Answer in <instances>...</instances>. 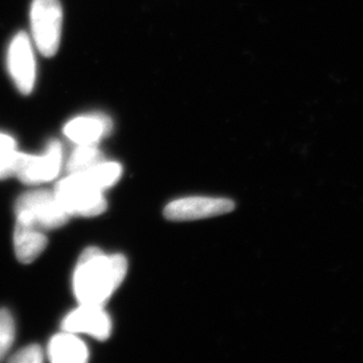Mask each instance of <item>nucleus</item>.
<instances>
[{
  "label": "nucleus",
  "mask_w": 363,
  "mask_h": 363,
  "mask_svg": "<svg viewBox=\"0 0 363 363\" xmlns=\"http://www.w3.org/2000/svg\"><path fill=\"white\" fill-rule=\"evenodd\" d=\"M126 273L123 255H106L99 248L89 247L80 255L73 277L77 300L80 305L103 306L121 286Z\"/></svg>",
  "instance_id": "nucleus-1"
},
{
  "label": "nucleus",
  "mask_w": 363,
  "mask_h": 363,
  "mask_svg": "<svg viewBox=\"0 0 363 363\" xmlns=\"http://www.w3.org/2000/svg\"><path fill=\"white\" fill-rule=\"evenodd\" d=\"M17 221L39 230H53L67 223L69 214L55 198V192L33 191L25 193L16 203Z\"/></svg>",
  "instance_id": "nucleus-2"
},
{
  "label": "nucleus",
  "mask_w": 363,
  "mask_h": 363,
  "mask_svg": "<svg viewBox=\"0 0 363 363\" xmlns=\"http://www.w3.org/2000/svg\"><path fill=\"white\" fill-rule=\"evenodd\" d=\"M55 194L69 216H99L106 209L103 191L89 184L79 174H69L59 182Z\"/></svg>",
  "instance_id": "nucleus-3"
},
{
  "label": "nucleus",
  "mask_w": 363,
  "mask_h": 363,
  "mask_svg": "<svg viewBox=\"0 0 363 363\" xmlns=\"http://www.w3.org/2000/svg\"><path fill=\"white\" fill-rule=\"evenodd\" d=\"M32 35L45 57L58 52L62 28V7L59 0H33L30 11Z\"/></svg>",
  "instance_id": "nucleus-4"
},
{
  "label": "nucleus",
  "mask_w": 363,
  "mask_h": 363,
  "mask_svg": "<svg viewBox=\"0 0 363 363\" xmlns=\"http://www.w3.org/2000/svg\"><path fill=\"white\" fill-rule=\"evenodd\" d=\"M235 208V202L226 198L189 196L169 202L164 209V218L171 221H192L223 216Z\"/></svg>",
  "instance_id": "nucleus-5"
},
{
  "label": "nucleus",
  "mask_w": 363,
  "mask_h": 363,
  "mask_svg": "<svg viewBox=\"0 0 363 363\" xmlns=\"http://www.w3.org/2000/svg\"><path fill=\"white\" fill-rule=\"evenodd\" d=\"M7 69L18 89L25 96L30 94L35 87V59L31 39L26 32H19L11 41Z\"/></svg>",
  "instance_id": "nucleus-6"
},
{
  "label": "nucleus",
  "mask_w": 363,
  "mask_h": 363,
  "mask_svg": "<svg viewBox=\"0 0 363 363\" xmlns=\"http://www.w3.org/2000/svg\"><path fill=\"white\" fill-rule=\"evenodd\" d=\"M62 162V145L58 141H52L46 153L41 157L23 155L16 175L28 185L51 182L58 175Z\"/></svg>",
  "instance_id": "nucleus-7"
},
{
  "label": "nucleus",
  "mask_w": 363,
  "mask_h": 363,
  "mask_svg": "<svg viewBox=\"0 0 363 363\" xmlns=\"http://www.w3.org/2000/svg\"><path fill=\"white\" fill-rule=\"evenodd\" d=\"M62 328L67 333H86L96 339L106 340L112 325L101 306L80 305L66 316Z\"/></svg>",
  "instance_id": "nucleus-8"
},
{
  "label": "nucleus",
  "mask_w": 363,
  "mask_h": 363,
  "mask_svg": "<svg viewBox=\"0 0 363 363\" xmlns=\"http://www.w3.org/2000/svg\"><path fill=\"white\" fill-rule=\"evenodd\" d=\"M112 123L103 114H93L76 118L64 128L66 137L78 145H94L110 133Z\"/></svg>",
  "instance_id": "nucleus-9"
},
{
  "label": "nucleus",
  "mask_w": 363,
  "mask_h": 363,
  "mask_svg": "<svg viewBox=\"0 0 363 363\" xmlns=\"http://www.w3.org/2000/svg\"><path fill=\"white\" fill-rule=\"evenodd\" d=\"M13 241L18 260L24 264L35 261L48 243V239L41 233V230L21 221L16 223Z\"/></svg>",
  "instance_id": "nucleus-10"
},
{
  "label": "nucleus",
  "mask_w": 363,
  "mask_h": 363,
  "mask_svg": "<svg viewBox=\"0 0 363 363\" xmlns=\"http://www.w3.org/2000/svg\"><path fill=\"white\" fill-rule=\"evenodd\" d=\"M48 357L55 363H84L89 357V350L82 340L69 334H59L50 341Z\"/></svg>",
  "instance_id": "nucleus-11"
},
{
  "label": "nucleus",
  "mask_w": 363,
  "mask_h": 363,
  "mask_svg": "<svg viewBox=\"0 0 363 363\" xmlns=\"http://www.w3.org/2000/svg\"><path fill=\"white\" fill-rule=\"evenodd\" d=\"M121 173H123L121 164H117V162H103L86 169V171L74 173V174H79L89 184L100 191H104L107 187L116 184L118 179L121 178Z\"/></svg>",
  "instance_id": "nucleus-12"
},
{
  "label": "nucleus",
  "mask_w": 363,
  "mask_h": 363,
  "mask_svg": "<svg viewBox=\"0 0 363 363\" xmlns=\"http://www.w3.org/2000/svg\"><path fill=\"white\" fill-rule=\"evenodd\" d=\"M103 162H105L103 153L98 148L93 145H79L69 158L67 171L69 174L80 173Z\"/></svg>",
  "instance_id": "nucleus-13"
},
{
  "label": "nucleus",
  "mask_w": 363,
  "mask_h": 363,
  "mask_svg": "<svg viewBox=\"0 0 363 363\" xmlns=\"http://www.w3.org/2000/svg\"><path fill=\"white\" fill-rule=\"evenodd\" d=\"M23 153L16 151V141L0 133V178L17 174Z\"/></svg>",
  "instance_id": "nucleus-14"
},
{
  "label": "nucleus",
  "mask_w": 363,
  "mask_h": 363,
  "mask_svg": "<svg viewBox=\"0 0 363 363\" xmlns=\"http://www.w3.org/2000/svg\"><path fill=\"white\" fill-rule=\"evenodd\" d=\"M14 340V323L10 312L0 309V360L6 355Z\"/></svg>",
  "instance_id": "nucleus-15"
},
{
  "label": "nucleus",
  "mask_w": 363,
  "mask_h": 363,
  "mask_svg": "<svg viewBox=\"0 0 363 363\" xmlns=\"http://www.w3.org/2000/svg\"><path fill=\"white\" fill-rule=\"evenodd\" d=\"M43 360H44L43 350L40 347L33 345L18 352L10 361L16 363H40Z\"/></svg>",
  "instance_id": "nucleus-16"
}]
</instances>
